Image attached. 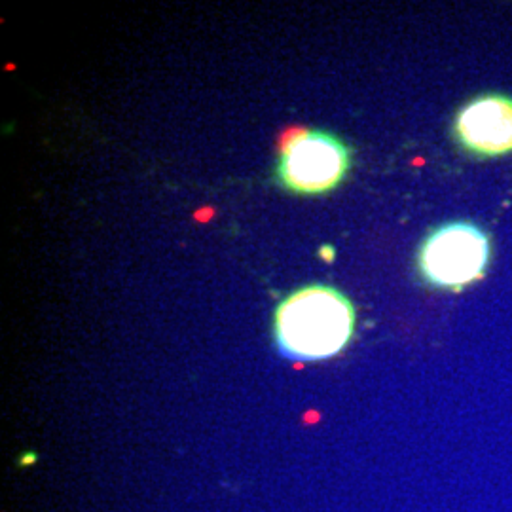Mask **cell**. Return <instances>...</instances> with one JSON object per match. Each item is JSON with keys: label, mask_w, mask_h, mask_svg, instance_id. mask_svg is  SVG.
Wrapping results in <instances>:
<instances>
[{"label": "cell", "mask_w": 512, "mask_h": 512, "mask_svg": "<svg viewBox=\"0 0 512 512\" xmlns=\"http://www.w3.org/2000/svg\"><path fill=\"white\" fill-rule=\"evenodd\" d=\"M321 255L332 260V256H334V253H332V247H323V249H321Z\"/></svg>", "instance_id": "cell-5"}, {"label": "cell", "mask_w": 512, "mask_h": 512, "mask_svg": "<svg viewBox=\"0 0 512 512\" xmlns=\"http://www.w3.org/2000/svg\"><path fill=\"white\" fill-rule=\"evenodd\" d=\"M351 165V152L342 139L321 129L294 131L285 139L277 179L294 194H327L342 183Z\"/></svg>", "instance_id": "cell-3"}, {"label": "cell", "mask_w": 512, "mask_h": 512, "mask_svg": "<svg viewBox=\"0 0 512 512\" xmlns=\"http://www.w3.org/2000/svg\"><path fill=\"white\" fill-rule=\"evenodd\" d=\"M490 238L473 222H448L433 230L418 253L420 274L429 285L458 293L478 281L490 262Z\"/></svg>", "instance_id": "cell-2"}, {"label": "cell", "mask_w": 512, "mask_h": 512, "mask_svg": "<svg viewBox=\"0 0 512 512\" xmlns=\"http://www.w3.org/2000/svg\"><path fill=\"white\" fill-rule=\"evenodd\" d=\"M459 145L467 152L495 158L512 152V97L482 95L459 110L454 122Z\"/></svg>", "instance_id": "cell-4"}, {"label": "cell", "mask_w": 512, "mask_h": 512, "mask_svg": "<svg viewBox=\"0 0 512 512\" xmlns=\"http://www.w3.org/2000/svg\"><path fill=\"white\" fill-rule=\"evenodd\" d=\"M355 321L346 294L327 285H308L277 306L275 346L283 357L300 363L332 359L348 348Z\"/></svg>", "instance_id": "cell-1"}]
</instances>
